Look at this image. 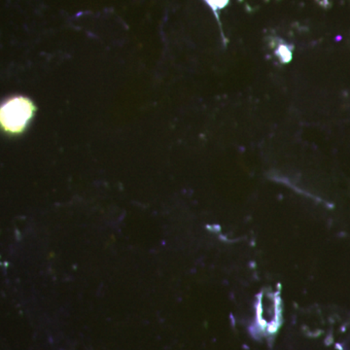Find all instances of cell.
Returning a JSON list of instances; mask_svg holds the SVG:
<instances>
[{"label":"cell","mask_w":350,"mask_h":350,"mask_svg":"<svg viewBox=\"0 0 350 350\" xmlns=\"http://www.w3.org/2000/svg\"><path fill=\"white\" fill-rule=\"evenodd\" d=\"M32 113L31 101L23 98H12L0 107V125L6 131L19 133L29 123Z\"/></svg>","instance_id":"obj_1"}]
</instances>
